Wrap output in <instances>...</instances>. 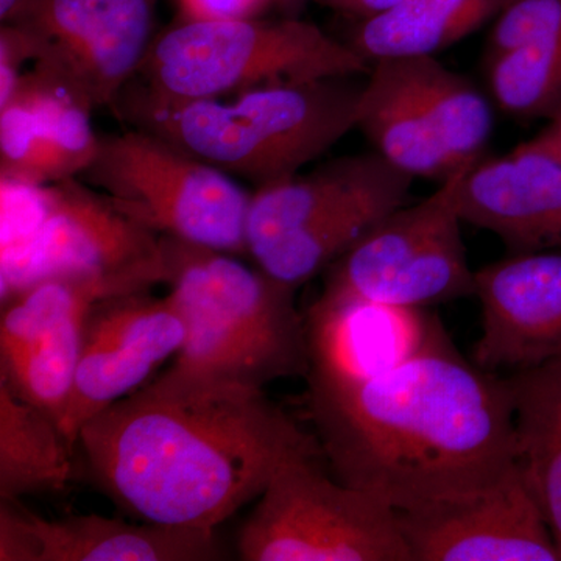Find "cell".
Returning <instances> with one entry per match:
<instances>
[{
	"instance_id": "obj_1",
	"label": "cell",
	"mask_w": 561,
	"mask_h": 561,
	"mask_svg": "<svg viewBox=\"0 0 561 561\" xmlns=\"http://www.w3.org/2000/svg\"><path fill=\"white\" fill-rule=\"evenodd\" d=\"M309 409L332 476L397 513L468 500L516 463L505 378L446 334L367 381L309 389Z\"/></svg>"
},
{
	"instance_id": "obj_2",
	"label": "cell",
	"mask_w": 561,
	"mask_h": 561,
	"mask_svg": "<svg viewBox=\"0 0 561 561\" xmlns=\"http://www.w3.org/2000/svg\"><path fill=\"white\" fill-rule=\"evenodd\" d=\"M94 485L139 522L216 529L319 445L264 390L149 382L81 427Z\"/></svg>"
},
{
	"instance_id": "obj_3",
	"label": "cell",
	"mask_w": 561,
	"mask_h": 561,
	"mask_svg": "<svg viewBox=\"0 0 561 561\" xmlns=\"http://www.w3.org/2000/svg\"><path fill=\"white\" fill-rule=\"evenodd\" d=\"M165 286L186 321V341L158 386L264 390L308 373L305 316L294 287L234 254L160 236Z\"/></svg>"
},
{
	"instance_id": "obj_4",
	"label": "cell",
	"mask_w": 561,
	"mask_h": 561,
	"mask_svg": "<svg viewBox=\"0 0 561 561\" xmlns=\"http://www.w3.org/2000/svg\"><path fill=\"white\" fill-rule=\"evenodd\" d=\"M362 87L348 77L267 84L231 101H165L130 81L113 110L257 190L298 175L354 130Z\"/></svg>"
},
{
	"instance_id": "obj_5",
	"label": "cell",
	"mask_w": 561,
	"mask_h": 561,
	"mask_svg": "<svg viewBox=\"0 0 561 561\" xmlns=\"http://www.w3.org/2000/svg\"><path fill=\"white\" fill-rule=\"evenodd\" d=\"M371 65L300 20L184 21L151 43L133 83L165 101L225 99L267 84L348 79Z\"/></svg>"
},
{
	"instance_id": "obj_6",
	"label": "cell",
	"mask_w": 561,
	"mask_h": 561,
	"mask_svg": "<svg viewBox=\"0 0 561 561\" xmlns=\"http://www.w3.org/2000/svg\"><path fill=\"white\" fill-rule=\"evenodd\" d=\"M413 179L376 151L257 187L247 217L256 267L298 289L409 201Z\"/></svg>"
},
{
	"instance_id": "obj_7",
	"label": "cell",
	"mask_w": 561,
	"mask_h": 561,
	"mask_svg": "<svg viewBox=\"0 0 561 561\" xmlns=\"http://www.w3.org/2000/svg\"><path fill=\"white\" fill-rule=\"evenodd\" d=\"M77 179L158 236L243 256L251 194L172 142L133 128L101 136Z\"/></svg>"
},
{
	"instance_id": "obj_8",
	"label": "cell",
	"mask_w": 561,
	"mask_h": 561,
	"mask_svg": "<svg viewBox=\"0 0 561 561\" xmlns=\"http://www.w3.org/2000/svg\"><path fill=\"white\" fill-rule=\"evenodd\" d=\"M320 443L279 465L243 523L245 561H412L398 513L331 476Z\"/></svg>"
},
{
	"instance_id": "obj_9",
	"label": "cell",
	"mask_w": 561,
	"mask_h": 561,
	"mask_svg": "<svg viewBox=\"0 0 561 561\" xmlns=\"http://www.w3.org/2000/svg\"><path fill=\"white\" fill-rule=\"evenodd\" d=\"M472 164L362 236L323 272L321 297L426 309L474 294L459 213L461 180Z\"/></svg>"
},
{
	"instance_id": "obj_10",
	"label": "cell",
	"mask_w": 561,
	"mask_h": 561,
	"mask_svg": "<svg viewBox=\"0 0 561 561\" xmlns=\"http://www.w3.org/2000/svg\"><path fill=\"white\" fill-rule=\"evenodd\" d=\"M55 276L111 279L136 291L151 290L165 280L160 236L77 176L47 184L38 230L2 261V302Z\"/></svg>"
},
{
	"instance_id": "obj_11",
	"label": "cell",
	"mask_w": 561,
	"mask_h": 561,
	"mask_svg": "<svg viewBox=\"0 0 561 561\" xmlns=\"http://www.w3.org/2000/svg\"><path fill=\"white\" fill-rule=\"evenodd\" d=\"M186 321L171 295L150 290L95 302L60 430L76 448L81 427L108 405L146 386L186 341Z\"/></svg>"
},
{
	"instance_id": "obj_12",
	"label": "cell",
	"mask_w": 561,
	"mask_h": 561,
	"mask_svg": "<svg viewBox=\"0 0 561 561\" xmlns=\"http://www.w3.org/2000/svg\"><path fill=\"white\" fill-rule=\"evenodd\" d=\"M154 7L157 0H38L20 24L39 41L36 62L92 110L113 108L153 43Z\"/></svg>"
},
{
	"instance_id": "obj_13",
	"label": "cell",
	"mask_w": 561,
	"mask_h": 561,
	"mask_svg": "<svg viewBox=\"0 0 561 561\" xmlns=\"http://www.w3.org/2000/svg\"><path fill=\"white\" fill-rule=\"evenodd\" d=\"M398 519L412 561H561L516 463L483 493Z\"/></svg>"
},
{
	"instance_id": "obj_14",
	"label": "cell",
	"mask_w": 561,
	"mask_h": 561,
	"mask_svg": "<svg viewBox=\"0 0 561 561\" xmlns=\"http://www.w3.org/2000/svg\"><path fill=\"white\" fill-rule=\"evenodd\" d=\"M481 337L474 364L522 373L561 359V253L526 251L474 272Z\"/></svg>"
},
{
	"instance_id": "obj_15",
	"label": "cell",
	"mask_w": 561,
	"mask_h": 561,
	"mask_svg": "<svg viewBox=\"0 0 561 561\" xmlns=\"http://www.w3.org/2000/svg\"><path fill=\"white\" fill-rule=\"evenodd\" d=\"M309 389L367 381L446 334L426 309L320 297L305 316Z\"/></svg>"
},
{
	"instance_id": "obj_16",
	"label": "cell",
	"mask_w": 561,
	"mask_h": 561,
	"mask_svg": "<svg viewBox=\"0 0 561 561\" xmlns=\"http://www.w3.org/2000/svg\"><path fill=\"white\" fill-rule=\"evenodd\" d=\"M463 224L515 253L561 249V160L537 139L474 162L459 192Z\"/></svg>"
},
{
	"instance_id": "obj_17",
	"label": "cell",
	"mask_w": 561,
	"mask_h": 561,
	"mask_svg": "<svg viewBox=\"0 0 561 561\" xmlns=\"http://www.w3.org/2000/svg\"><path fill=\"white\" fill-rule=\"evenodd\" d=\"M33 561H217L228 559L216 530L128 523L91 513L44 519L22 508Z\"/></svg>"
},
{
	"instance_id": "obj_18",
	"label": "cell",
	"mask_w": 561,
	"mask_h": 561,
	"mask_svg": "<svg viewBox=\"0 0 561 561\" xmlns=\"http://www.w3.org/2000/svg\"><path fill=\"white\" fill-rule=\"evenodd\" d=\"M356 130L364 133L391 168L413 180L442 183L467 165H460L445 149L389 60L371 62L362 87Z\"/></svg>"
},
{
	"instance_id": "obj_19",
	"label": "cell",
	"mask_w": 561,
	"mask_h": 561,
	"mask_svg": "<svg viewBox=\"0 0 561 561\" xmlns=\"http://www.w3.org/2000/svg\"><path fill=\"white\" fill-rule=\"evenodd\" d=\"M515 461L540 505L561 559V359L505 378Z\"/></svg>"
},
{
	"instance_id": "obj_20",
	"label": "cell",
	"mask_w": 561,
	"mask_h": 561,
	"mask_svg": "<svg viewBox=\"0 0 561 561\" xmlns=\"http://www.w3.org/2000/svg\"><path fill=\"white\" fill-rule=\"evenodd\" d=\"M512 0H402L360 20L345 41L368 62L424 57L459 43L496 20Z\"/></svg>"
},
{
	"instance_id": "obj_21",
	"label": "cell",
	"mask_w": 561,
	"mask_h": 561,
	"mask_svg": "<svg viewBox=\"0 0 561 561\" xmlns=\"http://www.w3.org/2000/svg\"><path fill=\"white\" fill-rule=\"evenodd\" d=\"M72 451L57 421L0 378V500L65 490Z\"/></svg>"
},
{
	"instance_id": "obj_22",
	"label": "cell",
	"mask_w": 561,
	"mask_h": 561,
	"mask_svg": "<svg viewBox=\"0 0 561 561\" xmlns=\"http://www.w3.org/2000/svg\"><path fill=\"white\" fill-rule=\"evenodd\" d=\"M389 61L454 160L460 165L482 160L494 125L485 95L435 55Z\"/></svg>"
},
{
	"instance_id": "obj_23",
	"label": "cell",
	"mask_w": 561,
	"mask_h": 561,
	"mask_svg": "<svg viewBox=\"0 0 561 561\" xmlns=\"http://www.w3.org/2000/svg\"><path fill=\"white\" fill-rule=\"evenodd\" d=\"M11 98L20 99L27 110L49 151L57 183L79 176L94 158L101 138L92 128L90 103L39 62L21 77Z\"/></svg>"
},
{
	"instance_id": "obj_24",
	"label": "cell",
	"mask_w": 561,
	"mask_h": 561,
	"mask_svg": "<svg viewBox=\"0 0 561 561\" xmlns=\"http://www.w3.org/2000/svg\"><path fill=\"white\" fill-rule=\"evenodd\" d=\"M136 290L103 278L55 276L32 284L3 301L0 320V362L16 359L44 335L95 302Z\"/></svg>"
},
{
	"instance_id": "obj_25",
	"label": "cell",
	"mask_w": 561,
	"mask_h": 561,
	"mask_svg": "<svg viewBox=\"0 0 561 561\" xmlns=\"http://www.w3.org/2000/svg\"><path fill=\"white\" fill-rule=\"evenodd\" d=\"M90 311L62 321L16 359L0 362V378L22 400L50 415L58 426L68 408Z\"/></svg>"
},
{
	"instance_id": "obj_26",
	"label": "cell",
	"mask_w": 561,
	"mask_h": 561,
	"mask_svg": "<svg viewBox=\"0 0 561 561\" xmlns=\"http://www.w3.org/2000/svg\"><path fill=\"white\" fill-rule=\"evenodd\" d=\"M486 77L502 111L549 119L561 106V33L486 57Z\"/></svg>"
},
{
	"instance_id": "obj_27",
	"label": "cell",
	"mask_w": 561,
	"mask_h": 561,
	"mask_svg": "<svg viewBox=\"0 0 561 561\" xmlns=\"http://www.w3.org/2000/svg\"><path fill=\"white\" fill-rule=\"evenodd\" d=\"M557 33H561V0H512L494 20L486 57Z\"/></svg>"
},
{
	"instance_id": "obj_28",
	"label": "cell",
	"mask_w": 561,
	"mask_h": 561,
	"mask_svg": "<svg viewBox=\"0 0 561 561\" xmlns=\"http://www.w3.org/2000/svg\"><path fill=\"white\" fill-rule=\"evenodd\" d=\"M39 58V41L27 25L2 24L0 28V105L10 101L16 91L25 66Z\"/></svg>"
},
{
	"instance_id": "obj_29",
	"label": "cell",
	"mask_w": 561,
	"mask_h": 561,
	"mask_svg": "<svg viewBox=\"0 0 561 561\" xmlns=\"http://www.w3.org/2000/svg\"><path fill=\"white\" fill-rule=\"evenodd\" d=\"M272 2L278 0H176L184 21L256 18Z\"/></svg>"
},
{
	"instance_id": "obj_30",
	"label": "cell",
	"mask_w": 561,
	"mask_h": 561,
	"mask_svg": "<svg viewBox=\"0 0 561 561\" xmlns=\"http://www.w3.org/2000/svg\"><path fill=\"white\" fill-rule=\"evenodd\" d=\"M313 2L359 18V20H368V18L378 16V14L393 9L402 0H313Z\"/></svg>"
},
{
	"instance_id": "obj_31",
	"label": "cell",
	"mask_w": 561,
	"mask_h": 561,
	"mask_svg": "<svg viewBox=\"0 0 561 561\" xmlns=\"http://www.w3.org/2000/svg\"><path fill=\"white\" fill-rule=\"evenodd\" d=\"M535 139L540 140L546 149L561 160V106L549 117L548 127L540 135L535 136Z\"/></svg>"
},
{
	"instance_id": "obj_32",
	"label": "cell",
	"mask_w": 561,
	"mask_h": 561,
	"mask_svg": "<svg viewBox=\"0 0 561 561\" xmlns=\"http://www.w3.org/2000/svg\"><path fill=\"white\" fill-rule=\"evenodd\" d=\"M36 2L38 0H0V21L2 24H14L24 20Z\"/></svg>"
},
{
	"instance_id": "obj_33",
	"label": "cell",
	"mask_w": 561,
	"mask_h": 561,
	"mask_svg": "<svg viewBox=\"0 0 561 561\" xmlns=\"http://www.w3.org/2000/svg\"><path fill=\"white\" fill-rule=\"evenodd\" d=\"M278 2L291 3V2H295V0H278Z\"/></svg>"
}]
</instances>
